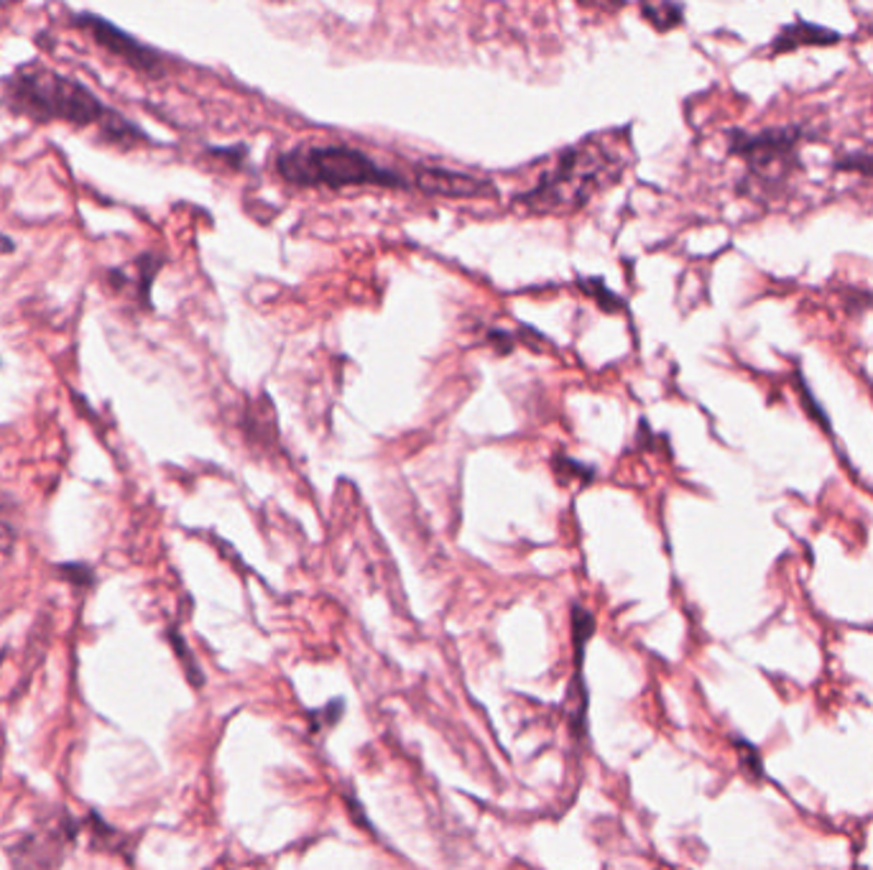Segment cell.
I'll use <instances>...</instances> for the list:
<instances>
[{
    "mask_svg": "<svg viewBox=\"0 0 873 870\" xmlns=\"http://www.w3.org/2000/svg\"><path fill=\"white\" fill-rule=\"evenodd\" d=\"M797 391H800L802 407H804V411H807V414H810V419H815L817 424H823V430H825V432H830V419H827V414L823 411V407H819V401H817V399H812V393L807 391V384H804V378H802V376H797Z\"/></svg>",
    "mask_w": 873,
    "mask_h": 870,
    "instance_id": "cell-11",
    "label": "cell"
},
{
    "mask_svg": "<svg viewBox=\"0 0 873 870\" xmlns=\"http://www.w3.org/2000/svg\"><path fill=\"white\" fill-rule=\"evenodd\" d=\"M842 36L833 28H825L819 24H810V21L797 19L792 24L781 26L779 34L774 36L769 51L774 57L789 55V51L804 49V47H835L840 44Z\"/></svg>",
    "mask_w": 873,
    "mask_h": 870,
    "instance_id": "cell-6",
    "label": "cell"
},
{
    "mask_svg": "<svg viewBox=\"0 0 873 870\" xmlns=\"http://www.w3.org/2000/svg\"><path fill=\"white\" fill-rule=\"evenodd\" d=\"M582 289H586L588 294H593L598 302H601V307L603 309H609V311H616V309H624V302L618 299L616 294H611L609 289H605L601 281H582Z\"/></svg>",
    "mask_w": 873,
    "mask_h": 870,
    "instance_id": "cell-13",
    "label": "cell"
},
{
    "mask_svg": "<svg viewBox=\"0 0 873 870\" xmlns=\"http://www.w3.org/2000/svg\"><path fill=\"white\" fill-rule=\"evenodd\" d=\"M833 169L842 174H861V177L873 179V141L865 143V146L842 151L840 156H835Z\"/></svg>",
    "mask_w": 873,
    "mask_h": 870,
    "instance_id": "cell-8",
    "label": "cell"
},
{
    "mask_svg": "<svg viewBox=\"0 0 873 870\" xmlns=\"http://www.w3.org/2000/svg\"><path fill=\"white\" fill-rule=\"evenodd\" d=\"M735 751H739V763H741V768L746 771V776L754 778V781H762L766 774H764V761H762V753H758V748L751 745L748 740H739Z\"/></svg>",
    "mask_w": 873,
    "mask_h": 870,
    "instance_id": "cell-10",
    "label": "cell"
},
{
    "mask_svg": "<svg viewBox=\"0 0 873 870\" xmlns=\"http://www.w3.org/2000/svg\"><path fill=\"white\" fill-rule=\"evenodd\" d=\"M169 636H172V640H174V651L179 654L181 663H185L187 677L192 679V684H194V686H202V684H204V674L200 671V667H197L194 656L189 654V648H187V644H185V638H181L179 633H169Z\"/></svg>",
    "mask_w": 873,
    "mask_h": 870,
    "instance_id": "cell-12",
    "label": "cell"
},
{
    "mask_svg": "<svg viewBox=\"0 0 873 870\" xmlns=\"http://www.w3.org/2000/svg\"><path fill=\"white\" fill-rule=\"evenodd\" d=\"M9 87L19 108L39 120L59 118L78 126L101 124L105 139L118 143L143 139V133L131 120L105 108L103 101H97L85 85L57 72L34 67V70L19 72V78L11 80Z\"/></svg>",
    "mask_w": 873,
    "mask_h": 870,
    "instance_id": "cell-1",
    "label": "cell"
},
{
    "mask_svg": "<svg viewBox=\"0 0 873 870\" xmlns=\"http://www.w3.org/2000/svg\"><path fill=\"white\" fill-rule=\"evenodd\" d=\"M13 250H16V243L5 238V235H0V254H13Z\"/></svg>",
    "mask_w": 873,
    "mask_h": 870,
    "instance_id": "cell-15",
    "label": "cell"
},
{
    "mask_svg": "<svg viewBox=\"0 0 873 870\" xmlns=\"http://www.w3.org/2000/svg\"><path fill=\"white\" fill-rule=\"evenodd\" d=\"M644 16L657 32H670V28L680 26L682 19H685V9L674 3H662V5H644L641 9Z\"/></svg>",
    "mask_w": 873,
    "mask_h": 870,
    "instance_id": "cell-9",
    "label": "cell"
},
{
    "mask_svg": "<svg viewBox=\"0 0 873 870\" xmlns=\"http://www.w3.org/2000/svg\"><path fill=\"white\" fill-rule=\"evenodd\" d=\"M16 847V870H51L57 860H62L59 850L64 847V827L34 832Z\"/></svg>",
    "mask_w": 873,
    "mask_h": 870,
    "instance_id": "cell-7",
    "label": "cell"
},
{
    "mask_svg": "<svg viewBox=\"0 0 873 870\" xmlns=\"http://www.w3.org/2000/svg\"><path fill=\"white\" fill-rule=\"evenodd\" d=\"M807 139L810 131L802 126H777L764 131L733 128L728 133V151L746 164L741 195L771 200L784 192L794 174L802 172L800 149Z\"/></svg>",
    "mask_w": 873,
    "mask_h": 870,
    "instance_id": "cell-4",
    "label": "cell"
},
{
    "mask_svg": "<svg viewBox=\"0 0 873 870\" xmlns=\"http://www.w3.org/2000/svg\"><path fill=\"white\" fill-rule=\"evenodd\" d=\"M59 575L70 579L74 585H93L95 583V572L87 567V564H62L59 567Z\"/></svg>",
    "mask_w": 873,
    "mask_h": 870,
    "instance_id": "cell-14",
    "label": "cell"
},
{
    "mask_svg": "<svg viewBox=\"0 0 873 870\" xmlns=\"http://www.w3.org/2000/svg\"><path fill=\"white\" fill-rule=\"evenodd\" d=\"M621 156L613 154L609 143L586 141L580 146L567 149L559 162L523 192L516 204L531 212H567L588 202L598 189L616 179Z\"/></svg>",
    "mask_w": 873,
    "mask_h": 870,
    "instance_id": "cell-2",
    "label": "cell"
},
{
    "mask_svg": "<svg viewBox=\"0 0 873 870\" xmlns=\"http://www.w3.org/2000/svg\"><path fill=\"white\" fill-rule=\"evenodd\" d=\"M82 26H87L90 32L95 34V39L103 44L105 49H110L113 55H118L120 59H126L128 64L139 67L143 72H158L162 70V59L154 49L143 47L141 42H135L133 36H128L126 32H120L118 26H113L108 19L93 16V13H85V16L78 19Z\"/></svg>",
    "mask_w": 873,
    "mask_h": 870,
    "instance_id": "cell-5",
    "label": "cell"
},
{
    "mask_svg": "<svg viewBox=\"0 0 873 870\" xmlns=\"http://www.w3.org/2000/svg\"><path fill=\"white\" fill-rule=\"evenodd\" d=\"M276 166L281 177L302 187H420L406 174L393 172L363 151L343 146V143H335V146L305 143V146L281 154Z\"/></svg>",
    "mask_w": 873,
    "mask_h": 870,
    "instance_id": "cell-3",
    "label": "cell"
}]
</instances>
